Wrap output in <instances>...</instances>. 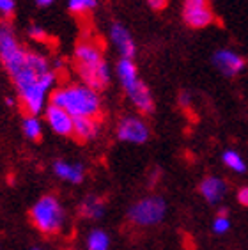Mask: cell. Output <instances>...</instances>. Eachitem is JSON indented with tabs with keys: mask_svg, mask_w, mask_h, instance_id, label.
I'll list each match as a JSON object with an SVG mask.
<instances>
[{
	"mask_svg": "<svg viewBox=\"0 0 248 250\" xmlns=\"http://www.w3.org/2000/svg\"><path fill=\"white\" fill-rule=\"evenodd\" d=\"M50 105L61 106L77 117H92L98 119L101 114L100 94L83 83H73L67 87H59L50 94Z\"/></svg>",
	"mask_w": 248,
	"mask_h": 250,
	"instance_id": "cell-2",
	"label": "cell"
},
{
	"mask_svg": "<svg viewBox=\"0 0 248 250\" xmlns=\"http://www.w3.org/2000/svg\"><path fill=\"white\" fill-rule=\"evenodd\" d=\"M100 133V123L92 117H77L73 126V137L78 142H91Z\"/></svg>",
	"mask_w": 248,
	"mask_h": 250,
	"instance_id": "cell-14",
	"label": "cell"
},
{
	"mask_svg": "<svg viewBox=\"0 0 248 250\" xmlns=\"http://www.w3.org/2000/svg\"><path fill=\"white\" fill-rule=\"evenodd\" d=\"M124 91H126L129 101L133 103V106L140 114L149 116V114L154 112V100H153V96H151V91H149V87L145 85L140 78L137 82L131 83V85L124 87Z\"/></svg>",
	"mask_w": 248,
	"mask_h": 250,
	"instance_id": "cell-9",
	"label": "cell"
},
{
	"mask_svg": "<svg viewBox=\"0 0 248 250\" xmlns=\"http://www.w3.org/2000/svg\"><path fill=\"white\" fill-rule=\"evenodd\" d=\"M117 75H119L123 87H128L139 80V69H137V66H135L131 59H121L117 62Z\"/></svg>",
	"mask_w": 248,
	"mask_h": 250,
	"instance_id": "cell-16",
	"label": "cell"
},
{
	"mask_svg": "<svg viewBox=\"0 0 248 250\" xmlns=\"http://www.w3.org/2000/svg\"><path fill=\"white\" fill-rule=\"evenodd\" d=\"M44 119L48 126L61 137H73V126H75V117L66 112L61 106L48 105L44 110Z\"/></svg>",
	"mask_w": 248,
	"mask_h": 250,
	"instance_id": "cell-8",
	"label": "cell"
},
{
	"mask_svg": "<svg viewBox=\"0 0 248 250\" xmlns=\"http://www.w3.org/2000/svg\"><path fill=\"white\" fill-rule=\"evenodd\" d=\"M167 215V202L160 195H149L137 201L129 208L128 217L139 227H153L163 222Z\"/></svg>",
	"mask_w": 248,
	"mask_h": 250,
	"instance_id": "cell-5",
	"label": "cell"
},
{
	"mask_svg": "<svg viewBox=\"0 0 248 250\" xmlns=\"http://www.w3.org/2000/svg\"><path fill=\"white\" fill-rule=\"evenodd\" d=\"M75 67L83 85L92 91H105L110 83L108 64L103 59V48L96 39H80L75 48Z\"/></svg>",
	"mask_w": 248,
	"mask_h": 250,
	"instance_id": "cell-1",
	"label": "cell"
},
{
	"mask_svg": "<svg viewBox=\"0 0 248 250\" xmlns=\"http://www.w3.org/2000/svg\"><path fill=\"white\" fill-rule=\"evenodd\" d=\"M147 4L151 5L154 11H163L168 5V0H147Z\"/></svg>",
	"mask_w": 248,
	"mask_h": 250,
	"instance_id": "cell-25",
	"label": "cell"
},
{
	"mask_svg": "<svg viewBox=\"0 0 248 250\" xmlns=\"http://www.w3.org/2000/svg\"><path fill=\"white\" fill-rule=\"evenodd\" d=\"M211 227H213L215 234H225V232L229 231L230 220H229V215H227V209H220L218 215L213 220V224H211Z\"/></svg>",
	"mask_w": 248,
	"mask_h": 250,
	"instance_id": "cell-21",
	"label": "cell"
},
{
	"mask_svg": "<svg viewBox=\"0 0 248 250\" xmlns=\"http://www.w3.org/2000/svg\"><path fill=\"white\" fill-rule=\"evenodd\" d=\"M213 64L224 73L225 77H234L247 66V61L238 53L230 52V50H218L213 55Z\"/></svg>",
	"mask_w": 248,
	"mask_h": 250,
	"instance_id": "cell-10",
	"label": "cell"
},
{
	"mask_svg": "<svg viewBox=\"0 0 248 250\" xmlns=\"http://www.w3.org/2000/svg\"><path fill=\"white\" fill-rule=\"evenodd\" d=\"M15 0H0V13L9 18L15 15Z\"/></svg>",
	"mask_w": 248,
	"mask_h": 250,
	"instance_id": "cell-22",
	"label": "cell"
},
{
	"mask_svg": "<svg viewBox=\"0 0 248 250\" xmlns=\"http://www.w3.org/2000/svg\"><path fill=\"white\" fill-rule=\"evenodd\" d=\"M183 20L191 29H204L215 21V13L211 9L209 0H185Z\"/></svg>",
	"mask_w": 248,
	"mask_h": 250,
	"instance_id": "cell-6",
	"label": "cell"
},
{
	"mask_svg": "<svg viewBox=\"0 0 248 250\" xmlns=\"http://www.w3.org/2000/svg\"><path fill=\"white\" fill-rule=\"evenodd\" d=\"M27 57H29V50H25L18 43L13 29L7 23L0 25V61L7 69L9 77L16 75L21 67H25Z\"/></svg>",
	"mask_w": 248,
	"mask_h": 250,
	"instance_id": "cell-4",
	"label": "cell"
},
{
	"mask_svg": "<svg viewBox=\"0 0 248 250\" xmlns=\"http://www.w3.org/2000/svg\"><path fill=\"white\" fill-rule=\"evenodd\" d=\"M36 2H38L39 5H50L53 2V0H36Z\"/></svg>",
	"mask_w": 248,
	"mask_h": 250,
	"instance_id": "cell-27",
	"label": "cell"
},
{
	"mask_svg": "<svg viewBox=\"0 0 248 250\" xmlns=\"http://www.w3.org/2000/svg\"><path fill=\"white\" fill-rule=\"evenodd\" d=\"M110 38L114 41V44L117 46V50L121 52L123 59H133L135 52H137V46H135V41L131 38L129 30L121 23H114L110 27Z\"/></svg>",
	"mask_w": 248,
	"mask_h": 250,
	"instance_id": "cell-11",
	"label": "cell"
},
{
	"mask_svg": "<svg viewBox=\"0 0 248 250\" xmlns=\"http://www.w3.org/2000/svg\"><path fill=\"white\" fill-rule=\"evenodd\" d=\"M149 135H151L149 126L142 117H123L117 126V139L129 144H144L149 140Z\"/></svg>",
	"mask_w": 248,
	"mask_h": 250,
	"instance_id": "cell-7",
	"label": "cell"
},
{
	"mask_svg": "<svg viewBox=\"0 0 248 250\" xmlns=\"http://www.w3.org/2000/svg\"><path fill=\"white\" fill-rule=\"evenodd\" d=\"M53 174L62 181H67L71 185H80L85 178V168L82 164H71V162H64L57 160L53 162Z\"/></svg>",
	"mask_w": 248,
	"mask_h": 250,
	"instance_id": "cell-13",
	"label": "cell"
},
{
	"mask_svg": "<svg viewBox=\"0 0 248 250\" xmlns=\"http://www.w3.org/2000/svg\"><path fill=\"white\" fill-rule=\"evenodd\" d=\"M238 201L241 206L248 208V187H241L238 190Z\"/></svg>",
	"mask_w": 248,
	"mask_h": 250,
	"instance_id": "cell-24",
	"label": "cell"
},
{
	"mask_svg": "<svg viewBox=\"0 0 248 250\" xmlns=\"http://www.w3.org/2000/svg\"><path fill=\"white\" fill-rule=\"evenodd\" d=\"M78 211H80V215L83 218H89V220H100V218H103V215H105L106 206L100 197H96V195H87V197L80 202Z\"/></svg>",
	"mask_w": 248,
	"mask_h": 250,
	"instance_id": "cell-15",
	"label": "cell"
},
{
	"mask_svg": "<svg viewBox=\"0 0 248 250\" xmlns=\"http://www.w3.org/2000/svg\"><path fill=\"white\" fill-rule=\"evenodd\" d=\"M67 7H69V11H71L73 15L82 16V15L91 13V11L94 9L96 0H69V2H67Z\"/></svg>",
	"mask_w": 248,
	"mask_h": 250,
	"instance_id": "cell-20",
	"label": "cell"
},
{
	"mask_svg": "<svg viewBox=\"0 0 248 250\" xmlns=\"http://www.w3.org/2000/svg\"><path fill=\"white\" fill-rule=\"evenodd\" d=\"M87 250H110V238L103 229H92L85 241Z\"/></svg>",
	"mask_w": 248,
	"mask_h": 250,
	"instance_id": "cell-17",
	"label": "cell"
},
{
	"mask_svg": "<svg viewBox=\"0 0 248 250\" xmlns=\"http://www.w3.org/2000/svg\"><path fill=\"white\" fill-rule=\"evenodd\" d=\"M21 128H23V135L30 140H41V137H43V128H41V123L36 116H25Z\"/></svg>",
	"mask_w": 248,
	"mask_h": 250,
	"instance_id": "cell-18",
	"label": "cell"
},
{
	"mask_svg": "<svg viewBox=\"0 0 248 250\" xmlns=\"http://www.w3.org/2000/svg\"><path fill=\"white\" fill-rule=\"evenodd\" d=\"M199 192L209 204H218L227 193V183L224 179L216 178V176H207L199 185Z\"/></svg>",
	"mask_w": 248,
	"mask_h": 250,
	"instance_id": "cell-12",
	"label": "cell"
},
{
	"mask_svg": "<svg viewBox=\"0 0 248 250\" xmlns=\"http://www.w3.org/2000/svg\"><path fill=\"white\" fill-rule=\"evenodd\" d=\"M222 162H224L225 167H229L232 172H238V174L247 172V164H245V160L241 158L239 153H236V151H232V149L224 151Z\"/></svg>",
	"mask_w": 248,
	"mask_h": 250,
	"instance_id": "cell-19",
	"label": "cell"
},
{
	"mask_svg": "<svg viewBox=\"0 0 248 250\" xmlns=\"http://www.w3.org/2000/svg\"><path fill=\"white\" fill-rule=\"evenodd\" d=\"M30 220L44 234H59L66 226V211L55 195H43L30 209Z\"/></svg>",
	"mask_w": 248,
	"mask_h": 250,
	"instance_id": "cell-3",
	"label": "cell"
},
{
	"mask_svg": "<svg viewBox=\"0 0 248 250\" xmlns=\"http://www.w3.org/2000/svg\"><path fill=\"white\" fill-rule=\"evenodd\" d=\"M29 36L32 39H38V41H44V39H46V32H44L41 27H36V25H34L32 29H30Z\"/></svg>",
	"mask_w": 248,
	"mask_h": 250,
	"instance_id": "cell-23",
	"label": "cell"
},
{
	"mask_svg": "<svg viewBox=\"0 0 248 250\" xmlns=\"http://www.w3.org/2000/svg\"><path fill=\"white\" fill-rule=\"evenodd\" d=\"M179 103H181V106H190V94L186 91H183L179 94Z\"/></svg>",
	"mask_w": 248,
	"mask_h": 250,
	"instance_id": "cell-26",
	"label": "cell"
},
{
	"mask_svg": "<svg viewBox=\"0 0 248 250\" xmlns=\"http://www.w3.org/2000/svg\"><path fill=\"white\" fill-rule=\"evenodd\" d=\"M30 250H41V249H30Z\"/></svg>",
	"mask_w": 248,
	"mask_h": 250,
	"instance_id": "cell-28",
	"label": "cell"
}]
</instances>
